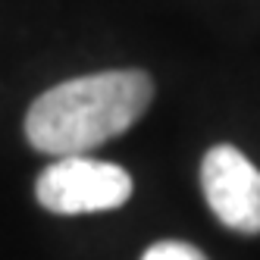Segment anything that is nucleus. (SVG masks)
Returning a JSON list of instances; mask_svg holds the SVG:
<instances>
[{
  "instance_id": "nucleus-1",
  "label": "nucleus",
  "mask_w": 260,
  "mask_h": 260,
  "mask_svg": "<svg viewBox=\"0 0 260 260\" xmlns=\"http://www.w3.org/2000/svg\"><path fill=\"white\" fill-rule=\"evenodd\" d=\"M154 98L141 69H110L53 85L25 113V138L35 151L79 157L132 128Z\"/></svg>"
},
{
  "instance_id": "nucleus-2",
  "label": "nucleus",
  "mask_w": 260,
  "mask_h": 260,
  "mask_svg": "<svg viewBox=\"0 0 260 260\" xmlns=\"http://www.w3.org/2000/svg\"><path fill=\"white\" fill-rule=\"evenodd\" d=\"M35 194L44 210L63 216L116 210L132 198V176L116 163L91 160L85 154L57 157L47 170H41Z\"/></svg>"
},
{
  "instance_id": "nucleus-3",
  "label": "nucleus",
  "mask_w": 260,
  "mask_h": 260,
  "mask_svg": "<svg viewBox=\"0 0 260 260\" xmlns=\"http://www.w3.org/2000/svg\"><path fill=\"white\" fill-rule=\"evenodd\" d=\"M201 188L226 229L260 235V170L232 144L210 147L201 160Z\"/></svg>"
},
{
  "instance_id": "nucleus-4",
  "label": "nucleus",
  "mask_w": 260,
  "mask_h": 260,
  "mask_svg": "<svg viewBox=\"0 0 260 260\" xmlns=\"http://www.w3.org/2000/svg\"><path fill=\"white\" fill-rule=\"evenodd\" d=\"M141 260H207L194 245L188 241H176V238H166V241H157L144 251Z\"/></svg>"
}]
</instances>
